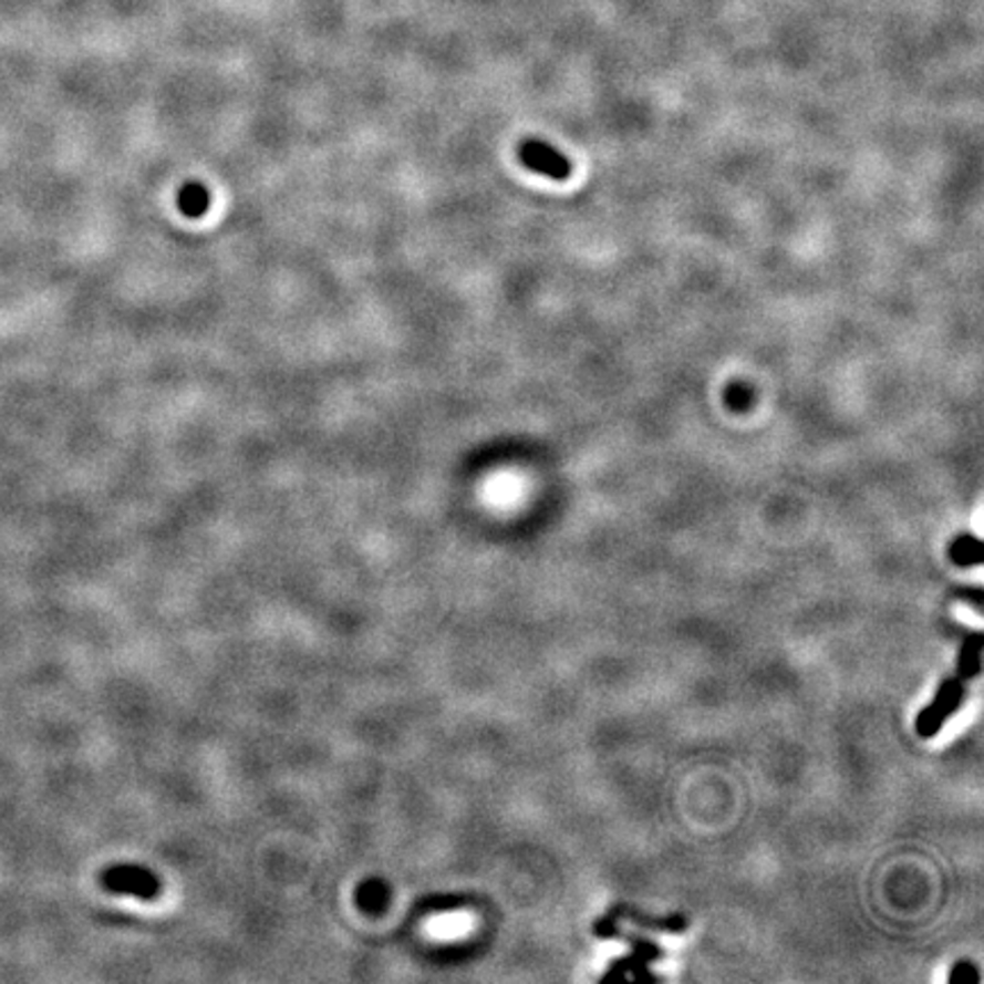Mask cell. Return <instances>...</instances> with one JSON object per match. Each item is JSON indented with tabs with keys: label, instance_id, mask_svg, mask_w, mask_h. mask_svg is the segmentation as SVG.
I'll return each instance as SVG.
<instances>
[{
	"label": "cell",
	"instance_id": "cell-7",
	"mask_svg": "<svg viewBox=\"0 0 984 984\" xmlns=\"http://www.w3.org/2000/svg\"><path fill=\"white\" fill-rule=\"evenodd\" d=\"M980 652H982V634H971L960 652L957 659V675L966 682L973 680L980 673Z\"/></svg>",
	"mask_w": 984,
	"mask_h": 984
},
{
	"label": "cell",
	"instance_id": "cell-10",
	"mask_svg": "<svg viewBox=\"0 0 984 984\" xmlns=\"http://www.w3.org/2000/svg\"><path fill=\"white\" fill-rule=\"evenodd\" d=\"M949 982L951 984H960V982L977 984L980 982V973H977V969L971 962H960V964L953 966V971L949 975Z\"/></svg>",
	"mask_w": 984,
	"mask_h": 984
},
{
	"label": "cell",
	"instance_id": "cell-9",
	"mask_svg": "<svg viewBox=\"0 0 984 984\" xmlns=\"http://www.w3.org/2000/svg\"><path fill=\"white\" fill-rule=\"evenodd\" d=\"M725 404L734 413L750 411L755 404V390L743 381H734L725 387Z\"/></svg>",
	"mask_w": 984,
	"mask_h": 984
},
{
	"label": "cell",
	"instance_id": "cell-3",
	"mask_svg": "<svg viewBox=\"0 0 984 984\" xmlns=\"http://www.w3.org/2000/svg\"><path fill=\"white\" fill-rule=\"evenodd\" d=\"M632 943H634V957H626V960H620V962H615L611 969H609V973L602 977L604 982H611V980H624V971L626 969H634L636 971V980H654V975L648 971V962H652V960H656V957H661L663 953L659 951V946H654V943H650V941H643V939H636V936H632Z\"/></svg>",
	"mask_w": 984,
	"mask_h": 984
},
{
	"label": "cell",
	"instance_id": "cell-1",
	"mask_svg": "<svg viewBox=\"0 0 984 984\" xmlns=\"http://www.w3.org/2000/svg\"><path fill=\"white\" fill-rule=\"evenodd\" d=\"M964 693H966L964 691V680L960 675L943 682L939 686V691H936L934 702L930 706H925L923 712L919 714V718H916L919 736H923V738L936 736L939 729L943 727V723H946L951 716L957 714V708H960V704L964 700Z\"/></svg>",
	"mask_w": 984,
	"mask_h": 984
},
{
	"label": "cell",
	"instance_id": "cell-5",
	"mask_svg": "<svg viewBox=\"0 0 984 984\" xmlns=\"http://www.w3.org/2000/svg\"><path fill=\"white\" fill-rule=\"evenodd\" d=\"M178 208L187 219H201L210 210V191L201 183H187L178 191Z\"/></svg>",
	"mask_w": 984,
	"mask_h": 984
},
{
	"label": "cell",
	"instance_id": "cell-8",
	"mask_svg": "<svg viewBox=\"0 0 984 984\" xmlns=\"http://www.w3.org/2000/svg\"><path fill=\"white\" fill-rule=\"evenodd\" d=\"M951 559L960 568H975L982 563V542L975 536H960L951 545Z\"/></svg>",
	"mask_w": 984,
	"mask_h": 984
},
{
	"label": "cell",
	"instance_id": "cell-2",
	"mask_svg": "<svg viewBox=\"0 0 984 984\" xmlns=\"http://www.w3.org/2000/svg\"><path fill=\"white\" fill-rule=\"evenodd\" d=\"M518 157L527 169L552 178V180H566L572 174V163L568 160V157L563 153H559L552 144H547L536 137L520 142Z\"/></svg>",
	"mask_w": 984,
	"mask_h": 984
},
{
	"label": "cell",
	"instance_id": "cell-4",
	"mask_svg": "<svg viewBox=\"0 0 984 984\" xmlns=\"http://www.w3.org/2000/svg\"><path fill=\"white\" fill-rule=\"evenodd\" d=\"M615 919H626L636 925H643L648 930H659V932H677L680 934L686 930V921L682 916H665V919L648 916L641 910L626 908V904H618V908L607 916V921H615Z\"/></svg>",
	"mask_w": 984,
	"mask_h": 984
},
{
	"label": "cell",
	"instance_id": "cell-6",
	"mask_svg": "<svg viewBox=\"0 0 984 984\" xmlns=\"http://www.w3.org/2000/svg\"><path fill=\"white\" fill-rule=\"evenodd\" d=\"M469 916L460 914V912H452V914H441L436 919H431L428 923V934L438 936V939H454L460 936L469 930Z\"/></svg>",
	"mask_w": 984,
	"mask_h": 984
}]
</instances>
